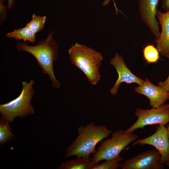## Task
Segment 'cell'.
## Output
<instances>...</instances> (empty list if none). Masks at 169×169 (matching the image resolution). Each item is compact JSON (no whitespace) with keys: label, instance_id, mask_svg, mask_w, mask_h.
<instances>
[{"label":"cell","instance_id":"obj_1","mask_svg":"<svg viewBox=\"0 0 169 169\" xmlns=\"http://www.w3.org/2000/svg\"><path fill=\"white\" fill-rule=\"evenodd\" d=\"M54 31L51 32L47 38L34 46H30L25 42H18L16 47L20 51L27 52L36 59L42 72L50 77L52 86L59 88L60 82L56 78L53 70V63L58 57V45L53 38Z\"/></svg>","mask_w":169,"mask_h":169},{"label":"cell","instance_id":"obj_14","mask_svg":"<svg viewBox=\"0 0 169 169\" xmlns=\"http://www.w3.org/2000/svg\"><path fill=\"white\" fill-rule=\"evenodd\" d=\"M35 33L27 27L14 30L6 34L8 38H12L16 39H23L24 41H28L31 43L35 42Z\"/></svg>","mask_w":169,"mask_h":169},{"label":"cell","instance_id":"obj_7","mask_svg":"<svg viewBox=\"0 0 169 169\" xmlns=\"http://www.w3.org/2000/svg\"><path fill=\"white\" fill-rule=\"evenodd\" d=\"M122 169H164L161 154L156 149L148 150L126 160Z\"/></svg>","mask_w":169,"mask_h":169},{"label":"cell","instance_id":"obj_23","mask_svg":"<svg viewBox=\"0 0 169 169\" xmlns=\"http://www.w3.org/2000/svg\"><path fill=\"white\" fill-rule=\"evenodd\" d=\"M166 127L167 130L168 136L169 140V123L166 124Z\"/></svg>","mask_w":169,"mask_h":169},{"label":"cell","instance_id":"obj_5","mask_svg":"<svg viewBox=\"0 0 169 169\" xmlns=\"http://www.w3.org/2000/svg\"><path fill=\"white\" fill-rule=\"evenodd\" d=\"M34 82L32 79L29 83L22 81L23 88L19 95L8 102L0 105V114L9 123L16 117L23 118L34 113L33 108L30 104L34 93L33 87Z\"/></svg>","mask_w":169,"mask_h":169},{"label":"cell","instance_id":"obj_2","mask_svg":"<svg viewBox=\"0 0 169 169\" xmlns=\"http://www.w3.org/2000/svg\"><path fill=\"white\" fill-rule=\"evenodd\" d=\"M77 132V137L66 148L65 157L90 156L96 152L97 144L112 133V131L107 129L104 125H96L95 122H92L79 126Z\"/></svg>","mask_w":169,"mask_h":169},{"label":"cell","instance_id":"obj_22","mask_svg":"<svg viewBox=\"0 0 169 169\" xmlns=\"http://www.w3.org/2000/svg\"><path fill=\"white\" fill-rule=\"evenodd\" d=\"M14 0H8V8L10 9L13 6Z\"/></svg>","mask_w":169,"mask_h":169},{"label":"cell","instance_id":"obj_10","mask_svg":"<svg viewBox=\"0 0 169 169\" xmlns=\"http://www.w3.org/2000/svg\"><path fill=\"white\" fill-rule=\"evenodd\" d=\"M110 64L115 69L118 75V78L110 90V93L113 95H115L121 83H136L139 85L142 84L143 80L133 74L125 64L122 56L115 53L113 58L110 60Z\"/></svg>","mask_w":169,"mask_h":169},{"label":"cell","instance_id":"obj_12","mask_svg":"<svg viewBox=\"0 0 169 169\" xmlns=\"http://www.w3.org/2000/svg\"><path fill=\"white\" fill-rule=\"evenodd\" d=\"M156 17L161 28L159 38L155 41L156 48L162 56L169 59V11L163 13L158 10Z\"/></svg>","mask_w":169,"mask_h":169},{"label":"cell","instance_id":"obj_20","mask_svg":"<svg viewBox=\"0 0 169 169\" xmlns=\"http://www.w3.org/2000/svg\"><path fill=\"white\" fill-rule=\"evenodd\" d=\"M162 8L166 12L169 11V0H161Z\"/></svg>","mask_w":169,"mask_h":169},{"label":"cell","instance_id":"obj_17","mask_svg":"<svg viewBox=\"0 0 169 169\" xmlns=\"http://www.w3.org/2000/svg\"><path fill=\"white\" fill-rule=\"evenodd\" d=\"M143 52L145 59L148 63H156L159 59V52L153 44H148L146 46Z\"/></svg>","mask_w":169,"mask_h":169},{"label":"cell","instance_id":"obj_11","mask_svg":"<svg viewBox=\"0 0 169 169\" xmlns=\"http://www.w3.org/2000/svg\"><path fill=\"white\" fill-rule=\"evenodd\" d=\"M136 92L146 96L151 105L157 108L169 99V92L152 84L146 78L144 83L135 88Z\"/></svg>","mask_w":169,"mask_h":169},{"label":"cell","instance_id":"obj_24","mask_svg":"<svg viewBox=\"0 0 169 169\" xmlns=\"http://www.w3.org/2000/svg\"><path fill=\"white\" fill-rule=\"evenodd\" d=\"M164 164L169 169V161L165 162Z\"/></svg>","mask_w":169,"mask_h":169},{"label":"cell","instance_id":"obj_21","mask_svg":"<svg viewBox=\"0 0 169 169\" xmlns=\"http://www.w3.org/2000/svg\"><path fill=\"white\" fill-rule=\"evenodd\" d=\"M110 1V0H104L102 3L103 5L104 6H105L107 5H109ZM112 1H113L114 4L115 8L116 13V14H118L119 10L117 8L114 0H112Z\"/></svg>","mask_w":169,"mask_h":169},{"label":"cell","instance_id":"obj_9","mask_svg":"<svg viewBox=\"0 0 169 169\" xmlns=\"http://www.w3.org/2000/svg\"><path fill=\"white\" fill-rule=\"evenodd\" d=\"M159 0H138V11L141 18L152 34L159 38L160 32L156 17Z\"/></svg>","mask_w":169,"mask_h":169},{"label":"cell","instance_id":"obj_6","mask_svg":"<svg viewBox=\"0 0 169 169\" xmlns=\"http://www.w3.org/2000/svg\"><path fill=\"white\" fill-rule=\"evenodd\" d=\"M137 117L136 121L125 130L127 133H132L137 129L148 125H160L165 126L169 122V104H164L157 108L149 110L137 108L135 111Z\"/></svg>","mask_w":169,"mask_h":169},{"label":"cell","instance_id":"obj_4","mask_svg":"<svg viewBox=\"0 0 169 169\" xmlns=\"http://www.w3.org/2000/svg\"><path fill=\"white\" fill-rule=\"evenodd\" d=\"M138 136L133 132L127 133L124 130L114 131L111 137L100 142L93 154L92 160L94 163L104 160L114 159L130 144L137 139Z\"/></svg>","mask_w":169,"mask_h":169},{"label":"cell","instance_id":"obj_3","mask_svg":"<svg viewBox=\"0 0 169 169\" xmlns=\"http://www.w3.org/2000/svg\"><path fill=\"white\" fill-rule=\"evenodd\" d=\"M72 64L80 69L93 85L100 80V69L103 57L101 54L85 45L77 43L68 50Z\"/></svg>","mask_w":169,"mask_h":169},{"label":"cell","instance_id":"obj_8","mask_svg":"<svg viewBox=\"0 0 169 169\" xmlns=\"http://www.w3.org/2000/svg\"><path fill=\"white\" fill-rule=\"evenodd\" d=\"M156 132L151 135L142 139H137L132 145H149L155 147L161 155L162 162L169 161V140L166 129L164 125H158Z\"/></svg>","mask_w":169,"mask_h":169},{"label":"cell","instance_id":"obj_16","mask_svg":"<svg viewBox=\"0 0 169 169\" xmlns=\"http://www.w3.org/2000/svg\"><path fill=\"white\" fill-rule=\"evenodd\" d=\"M121 154L116 158L111 160H104L100 163L94 164L91 169H118L121 168L122 164L120 162L124 157Z\"/></svg>","mask_w":169,"mask_h":169},{"label":"cell","instance_id":"obj_15","mask_svg":"<svg viewBox=\"0 0 169 169\" xmlns=\"http://www.w3.org/2000/svg\"><path fill=\"white\" fill-rule=\"evenodd\" d=\"M8 121L2 116L0 118V145L14 140L16 137L11 132L12 129Z\"/></svg>","mask_w":169,"mask_h":169},{"label":"cell","instance_id":"obj_13","mask_svg":"<svg viewBox=\"0 0 169 169\" xmlns=\"http://www.w3.org/2000/svg\"><path fill=\"white\" fill-rule=\"evenodd\" d=\"M94 164L92 157H78L62 163L57 169H91Z\"/></svg>","mask_w":169,"mask_h":169},{"label":"cell","instance_id":"obj_19","mask_svg":"<svg viewBox=\"0 0 169 169\" xmlns=\"http://www.w3.org/2000/svg\"><path fill=\"white\" fill-rule=\"evenodd\" d=\"M157 86L169 92V75L165 81L164 82H159Z\"/></svg>","mask_w":169,"mask_h":169},{"label":"cell","instance_id":"obj_18","mask_svg":"<svg viewBox=\"0 0 169 169\" xmlns=\"http://www.w3.org/2000/svg\"><path fill=\"white\" fill-rule=\"evenodd\" d=\"M46 18V16H40L34 13L32 15V19L26 26L36 33L40 31L44 27Z\"/></svg>","mask_w":169,"mask_h":169}]
</instances>
